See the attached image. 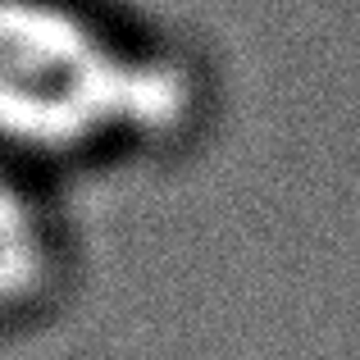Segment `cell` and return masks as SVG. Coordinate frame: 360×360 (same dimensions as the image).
I'll return each mask as SVG.
<instances>
[{
  "label": "cell",
  "instance_id": "cell-2",
  "mask_svg": "<svg viewBox=\"0 0 360 360\" xmlns=\"http://www.w3.org/2000/svg\"><path fill=\"white\" fill-rule=\"evenodd\" d=\"M51 278V229L37 196L0 165V310L32 301Z\"/></svg>",
  "mask_w": 360,
  "mask_h": 360
},
{
  "label": "cell",
  "instance_id": "cell-1",
  "mask_svg": "<svg viewBox=\"0 0 360 360\" xmlns=\"http://www.w3.org/2000/svg\"><path fill=\"white\" fill-rule=\"evenodd\" d=\"M192 115L183 64L132 51L73 0H0V146L78 155Z\"/></svg>",
  "mask_w": 360,
  "mask_h": 360
}]
</instances>
